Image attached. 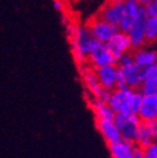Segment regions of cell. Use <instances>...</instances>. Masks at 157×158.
Returning a JSON list of instances; mask_svg holds the SVG:
<instances>
[{
    "mask_svg": "<svg viewBox=\"0 0 157 158\" xmlns=\"http://www.w3.org/2000/svg\"><path fill=\"white\" fill-rule=\"evenodd\" d=\"M67 34L71 43V49L75 62L80 67H84L88 62V57L93 49V46L97 44V40L91 36L88 26L84 25H67Z\"/></svg>",
    "mask_w": 157,
    "mask_h": 158,
    "instance_id": "1",
    "label": "cell"
},
{
    "mask_svg": "<svg viewBox=\"0 0 157 158\" xmlns=\"http://www.w3.org/2000/svg\"><path fill=\"white\" fill-rule=\"evenodd\" d=\"M143 94L139 89L116 88L109 94L107 104L115 113L121 114H137L139 112Z\"/></svg>",
    "mask_w": 157,
    "mask_h": 158,
    "instance_id": "2",
    "label": "cell"
},
{
    "mask_svg": "<svg viewBox=\"0 0 157 158\" xmlns=\"http://www.w3.org/2000/svg\"><path fill=\"white\" fill-rule=\"evenodd\" d=\"M113 122H115L117 130H119V132H120L121 139L135 144L138 129H139L140 122H142L139 120V117L137 114L115 113Z\"/></svg>",
    "mask_w": 157,
    "mask_h": 158,
    "instance_id": "3",
    "label": "cell"
},
{
    "mask_svg": "<svg viewBox=\"0 0 157 158\" xmlns=\"http://www.w3.org/2000/svg\"><path fill=\"white\" fill-rule=\"evenodd\" d=\"M143 81V69L133 63L126 67H119L117 88L139 89Z\"/></svg>",
    "mask_w": 157,
    "mask_h": 158,
    "instance_id": "4",
    "label": "cell"
},
{
    "mask_svg": "<svg viewBox=\"0 0 157 158\" xmlns=\"http://www.w3.org/2000/svg\"><path fill=\"white\" fill-rule=\"evenodd\" d=\"M86 26H88L91 36L95 39L97 41L103 43V44H107L109 40H111V37L119 31V28L116 26L109 25V23L104 22L99 17H94L93 19H90Z\"/></svg>",
    "mask_w": 157,
    "mask_h": 158,
    "instance_id": "5",
    "label": "cell"
},
{
    "mask_svg": "<svg viewBox=\"0 0 157 158\" xmlns=\"http://www.w3.org/2000/svg\"><path fill=\"white\" fill-rule=\"evenodd\" d=\"M146 19H147V14L144 9L142 8V10L139 12L138 17L135 21L133 22V25L128 30V36L130 39L131 43V48L133 49H138L142 48L146 44V37H144V25H146Z\"/></svg>",
    "mask_w": 157,
    "mask_h": 158,
    "instance_id": "6",
    "label": "cell"
},
{
    "mask_svg": "<svg viewBox=\"0 0 157 158\" xmlns=\"http://www.w3.org/2000/svg\"><path fill=\"white\" fill-rule=\"evenodd\" d=\"M88 62L91 64L93 68L116 64V59L113 58V55L107 48V45L99 41H97V44L93 46V49L88 57Z\"/></svg>",
    "mask_w": 157,
    "mask_h": 158,
    "instance_id": "7",
    "label": "cell"
},
{
    "mask_svg": "<svg viewBox=\"0 0 157 158\" xmlns=\"http://www.w3.org/2000/svg\"><path fill=\"white\" fill-rule=\"evenodd\" d=\"M95 71L99 85L104 90L112 91L117 88V80H119V67L117 64H109L104 67H97Z\"/></svg>",
    "mask_w": 157,
    "mask_h": 158,
    "instance_id": "8",
    "label": "cell"
},
{
    "mask_svg": "<svg viewBox=\"0 0 157 158\" xmlns=\"http://www.w3.org/2000/svg\"><path fill=\"white\" fill-rule=\"evenodd\" d=\"M106 45L109 49V52H111V54L113 55V58L116 59V62L122 54L129 53L133 49L128 34L124 32V31H120V30L111 37V40H109Z\"/></svg>",
    "mask_w": 157,
    "mask_h": 158,
    "instance_id": "9",
    "label": "cell"
},
{
    "mask_svg": "<svg viewBox=\"0 0 157 158\" xmlns=\"http://www.w3.org/2000/svg\"><path fill=\"white\" fill-rule=\"evenodd\" d=\"M122 14H124V3H113L109 0L99 10L97 17H99L104 22L109 23V25H112V26H116L119 28Z\"/></svg>",
    "mask_w": 157,
    "mask_h": 158,
    "instance_id": "10",
    "label": "cell"
},
{
    "mask_svg": "<svg viewBox=\"0 0 157 158\" xmlns=\"http://www.w3.org/2000/svg\"><path fill=\"white\" fill-rule=\"evenodd\" d=\"M138 117L143 122H153L157 118V94H143Z\"/></svg>",
    "mask_w": 157,
    "mask_h": 158,
    "instance_id": "11",
    "label": "cell"
},
{
    "mask_svg": "<svg viewBox=\"0 0 157 158\" xmlns=\"http://www.w3.org/2000/svg\"><path fill=\"white\" fill-rule=\"evenodd\" d=\"M142 8H143V5L140 4L138 0H125L124 14H122V18L120 21L119 30L124 31V32H128V30L130 28L133 22H134L135 18L138 17V14L140 10H142Z\"/></svg>",
    "mask_w": 157,
    "mask_h": 158,
    "instance_id": "12",
    "label": "cell"
},
{
    "mask_svg": "<svg viewBox=\"0 0 157 158\" xmlns=\"http://www.w3.org/2000/svg\"><path fill=\"white\" fill-rule=\"evenodd\" d=\"M81 78H83L85 89L89 91L90 95H93L94 98H98L102 94V91H103V88L99 85L94 68L86 67V66L81 67Z\"/></svg>",
    "mask_w": 157,
    "mask_h": 158,
    "instance_id": "13",
    "label": "cell"
},
{
    "mask_svg": "<svg viewBox=\"0 0 157 158\" xmlns=\"http://www.w3.org/2000/svg\"><path fill=\"white\" fill-rule=\"evenodd\" d=\"M139 90L142 94H157V62L143 69V81Z\"/></svg>",
    "mask_w": 157,
    "mask_h": 158,
    "instance_id": "14",
    "label": "cell"
},
{
    "mask_svg": "<svg viewBox=\"0 0 157 158\" xmlns=\"http://www.w3.org/2000/svg\"><path fill=\"white\" fill-rule=\"evenodd\" d=\"M131 54H133L134 63L142 69L155 64V63L157 62V52L153 50V49L144 48V46L134 49V52H133Z\"/></svg>",
    "mask_w": 157,
    "mask_h": 158,
    "instance_id": "15",
    "label": "cell"
},
{
    "mask_svg": "<svg viewBox=\"0 0 157 158\" xmlns=\"http://www.w3.org/2000/svg\"><path fill=\"white\" fill-rule=\"evenodd\" d=\"M97 127L108 144L121 140V135L117 130L113 120H97Z\"/></svg>",
    "mask_w": 157,
    "mask_h": 158,
    "instance_id": "16",
    "label": "cell"
},
{
    "mask_svg": "<svg viewBox=\"0 0 157 158\" xmlns=\"http://www.w3.org/2000/svg\"><path fill=\"white\" fill-rule=\"evenodd\" d=\"M133 148H134V143L122 139L116 143L108 144L109 154L112 158H133Z\"/></svg>",
    "mask_w": 157,
    "mask_h": 158,
    "instance_id": "17",
    "label": "cell"
},
{
    "mask_svg": "<svg viewBox=\"0 0 157 158\" xmlns=\"http://www.w3.org/2000/svg\"><path fill=\"white\" fill-rule=\"evenodd\" d=\"M153 129H152V122H140L138 134H137V140L135 144L140 148H146L153 141Z\"/></svg>",
    "mask_w": 157,
    "mask_h": 158,
    "instance_id": "18",
    "label": "cell"
},
{
    "mask_svg": "<svg viewBox=\"0 0 157 158\" xmlns=\"http://www.w3.org/2000/svg\"><path fill=\"white\" fill-rule=\"evenodd\" d=\"M89 104L93 109L94 114H95L97 120H113L115 112L107 103H104V102H102L97 98H94L93 100L89 102Z\"/></svg>",
    "mask_w": 157,
    "mask_h": 158,
    "instance_id": "19",
    "label": "cell"
},
{
    "mask_svg": "<svg viewBox=\"0 0 157 158\" xmlns=\"http://www.w3.org/2000/svg\"><path fill=\"white\" fill-rule=\"evenodd\" d=\"M144 37H146V43L148 44L157 41V15L147 17L144 25Z\"/></svg>",
    "mask_w": 157,
    "mask_h": 158,
    "instance_id": "20",
    "label": "cell"
},
{
    "mask_svg": "<svg viewBox=\"0 0 157 158\" xmlns=\"http://www.w3.org/2000/svg\"><path fill=\"white\" fill-rule=\"evenodd\" d=\"M133 63H134V59H133V54L129 52V53L122 54L121 57L117 59L116 64H117V67H126V66L133 64Z\"/></svg>",
    "mask_w": 157,
    "mask_h": 158,
    "instance_id": "21",
    "label": "cell"
},
{
    "mask_svg": "<svg viewBox=\"0 0 157 158\" xmlns=\"http://www.w3.org/2000/svg\"><path fill=\"white\" fill-rule=\"evenodd\" d=\"M143 9L147 14V17H155V15H157V5L153 2L143 5Z\"/></svg>",
    "mask_w": 157,
    "mask_h": 158,
    "instance_id": "22",
    "label": "cell"
},
{
    "mask_svg": "<svg viewBox=\"0 0 157 158\" xmlns=\"http://www.w3.org/2000/svg\"><path fill=\"white\" fill-rule=\"evenodd\" d=\"M144 152L148 156H151L153 158H157V140H153L150 145L144 148Z\"/></svg>",
    "mask_w": 157,
    "mask_h": 158,
    "instance_id": "23",
    "label": "cell"
},
{
    "mask_svg": "<svg viewBox=\"0 0 157 158\" xmlns=\"http://www.w3.org/2000/svg\"><path fill=\"white\" fill-rule=\"evenodd\" d=\"M53 5H54V9L58 10L59 13H62V14L65 13V2L63 0H54Z\"/></svg>",
    "mask_w": 157,
    "mask_h": 158,
    "instance_id": "24",
    "label": "cell"
},
{
    "mask_svg": "<svg viewBox=\"0 0 157 158\" xmlns=\"http://www.w3.org/2000/svg\"><path fill=\"white\" fill-rule=\"evenodd\" d=\"M152 129H153V139L157 140V118L152 122Z\"/></svg>",
    "mask_w": 157,
    "mask_h": 158,
    "instance_id": "25",
    "label": "cell"
},
{
    "mask_svg": "<svg viewBox=\"0 0 157 158\" xmlns=\"http://www.w3.org/2000/svg\"><path fill=\"white\" fill-rule=\"evenodd\" d=\"M138 2L142 4V5H146V4H148V3H151V2H153V0H138Z\"/></svg>",
    "mask_w": 157,
    "mask_h": 158,
    "instance_id": "26",
    "label": "cell"
},
{
    "mask_svg": "<svg viewBox=\"0 0 157 158\" xmlns=\"http://www.w3.org/2000/svg\"><path fill=\"white\" fill-rule=\"evenodd\" d=\"M113 3H125V0H111Z\"/></svg>",
    "mask_w": 157,
    "mask_h": 158,
    "instance_id": "27",
    "label": "cell"
},
{
    "mask_svg": "<svg viewBox=\"0 0 157 158\" xmlns=\"http://www.w3.org/2000/svg\"><path fill=\"white\" fill-rule=\"evenodd\" d=\"M143 158H153V157H151V156H148V154H144V157Z\"/></svg>",
    "mask_w": 157,
    "mask_h": 158,
    "instance_id": "28",
    "label": "cell"
},
{
    "mask_svg": "<svg viewBox=\"0 0 157 158\" xmlns=\"http://www.w3.org/2000/svg\"><path fill=\"white\" fill-rule=\"evenodd\" d=\"M63 2H76V0H63Z\"/></svg>",
    "mask_w": 157,
    "mask_h": 158,
    "instance_id": "29",
    "label": "cell"
},
{
    "mask_svg": "<svg viewBox=\"0 0 157 158\" xmlns=\"http://www.w3.org/2000/svg\"><path fill=\"white\" fill-rule=\"evenodd\" d=\"M153 3H155V4L157 5V0H153Z\"/></svg>",
    "mask_w": 157,
    "mask_h": 158,
    "instance_id": "30",
    "label": "cell"
}]
</instances>
